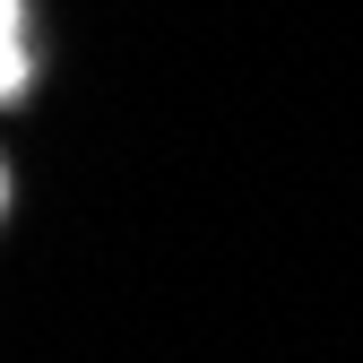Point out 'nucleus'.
Listing matches in <instances>:
<instances>
[{"label": "nucleus", "instance_id": "obj_1", "mask_svg": "<svg viewBox=\"0 0 363 363\" xmlns=\"http://www.w3.org/2000/svg\"><path fill=\"white\" fill-rule=\"evenodd\" d=\"M35 78V43H26V0H9V96H26Z\"/></svg>", "mask_w": 363, "mask_h": 363}]
</instances>
